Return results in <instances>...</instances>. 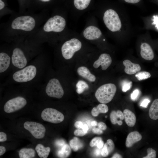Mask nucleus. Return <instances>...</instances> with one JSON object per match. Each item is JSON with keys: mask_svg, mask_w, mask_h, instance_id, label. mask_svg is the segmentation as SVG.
<instances>
[{"mask_svg": "<svg viewBox=\"0 0 158 158\" xmlns=\"http://www.w3.org/2000/svg\"><path fill=\"white\" fill-rule=\"evenodd\" d=\"M83 126V123L80 121H76L74 124L75 126L78 129H82Z\"/></svg>", "mask_w": 158, "mask_h": 158, "instance_id": "ea45409f", "label": "nucleus"}, {"mask_svg": "<svg viewBox=\"0 0 158 158\" xmlns=\"http://www.w3.org/2000/svg\"><path fill=\"white\" fill-rule=\"evenodd\" d=\"M132 82L128 80H124L122 84V88L123 92H126L131 88Z\"/></svg>", "mask_w": 158, "mask_h": 158, "instance_id": "c756f323", "label": "nucleus"}, {"mask_svg": "<svg viewBox=\"0 0 158 158\" xmlns=\"http://www.w3.org/2000/svg\"><path fill=\"white\" fill-rule=\"evenodd\" d=\"M104 145V142L102 140L98 142L96 146L98 148L100 149L103 147Z\"/></svg>", "mask_w": 158, "mask_h": 158, "instance_id": "c03bdc74", "label": "nucleus"}, {"mask_svg": "<svg viewBox=\"0 0 158 158\" xmlns=\"http://www.w3.org/2000/svg\"><path fill=\"white\" fill-rule=\"evenodd\" d=\"M97 122L95 121H92L91 123V125L93 126H96L97 125Z\"/></svg>", "mask_w": 158, "mask_h": 158, "instance_id": "8fccbe9b", "label": "nucleus"}, {"mask_svg": "<svg viewBox=\"0 0 158 158\" xmlns=\"http://www.w3.org/2000/svg\"><path fill=\"white\" fill-rule=\"evenodd\" d=\"M140 91L138 89L134 90L130 95L131 99L133 100H135L139 95Z\"/></svg>", "mask_w": 158, "mask_h": 158, "instance_id": "473e14b6", "label": "nucleus"}, {"mask_svg": "<svg viewBox=\"0 0 158 158\" xmlns=\"http://www.w3.org/2000/svg\"><path fill=\"white\" fill-rule=\"evenodd\" d=\"M123 114L125 121L127 125L130 127L134 126L136 121V117L135 114L128 109H124Z\"/></svg>", "mask_w": 158, "mask_h": 158, "instance_id": "aec40b11", "label": "nucleus"}, {"mask_svg": "<svg viewBox=\"0 0 158 158\" xmlns=\"http://www.w3.org/2000/svg\"><path fill=\"white\" fill-rule=\"evenodd\" d=\"M82 43L78 39L73 38L66 41L62 45L61 51L63 57L66 60L71 59L75 53L80 49Z\"/></svg>", "mask_w": 158, "mask_h": 158, "instance_id": "7ed1b4c3", "label": "nucleus"}, {"mask_svg": "<svg viewBox=\"0 0 158 158\" xmlns=\"http://www.w3.org/2000/svg\"><path fill=\"white\" fill-rule=\"evenodd\" d=\"M135 77L139 81L147 79L150 77V73L147 71H142L138 72L135 75Z\"/></svg>", "mask_w": 158, "mask_h": 158, "instance_id": "cd10ccee", "label": "nucleus"}, {"mask_svg": "<svg viewBox=\"0 0 158 158\" xmlns=\"http://www.w3.org/2000/svg\"><path fill=\"white\" fill-rule=\"evenodd\" d=\"M142 138L141 135L138 132L135 131L130 132L128 135L126 139V147H131L134 143L140 140Z\"/></svg>", "mask_w": 158, "mask_h": 158, "instance_id": "f3484780", "label": "nucleus"}, {"mask_svg": "<svg viewBox=\"0 0 158 158\" xmlns=\"http://www.w3.org/2000/svg\"><path fill=\"white\" fill-rule=\"evenodd\" d=\"M35 149L39 157L42 158H47L51 150L49 147H45L40 144L36 145Z\"/></svg>", "mask_w": 158, "mask_h": 158, "instance_id": "4be33fe9", "label": "nucleus"}, {"mask_svg": "<svg viewBox=\"0 0 158 158\" xmlns=\"http://www.w3.org/2000/svg\"><path fill=\"white\" fill-rule=\"evenodd\" d=\"M116 87L113 83L104 84L96 90L95 97L100 103L107 104L110 102L114 98L116 91Z\"/></svg>", "mask_w": 158, "mask_h": 158, "instance_id": "f257e3e1", "label": "nucleus"}, {"mask_svg": "<svg viewBox=\"0 0 158 158\" xmlns=\"http://www.w3.org/2000/svg\"><path fill=\"white\" fill-rule=\"evenodd\" d=\"M147 155L143 158H155L156 157V152L155 150L151 148H148L147 150Z\"/></svg>", "mask_w": 158, "mask_h": 158, "instance_id": "7c9ffc66", "label": "nucleus"}, {"mask_svg": "<svg viewBox=\"0 0 158 158\" xmlns=\"http://www.w3.org/2000/svg\"><path fill=\"white\" fill-rule=\"evenodd\" d=\"M110 117L111 121L113 124L117 123L119 126L122 124V121L124 119V116L123 113L121 111H112L110 113Z\"/></svg>", "mask_w": 158, "mask_h": 158, "instance_id": "a211bd4d", "label": "nucleus"}, {"mask_svg": "<svg viewBox=\"0 0 158 158\" xmlns=\"http://www.w3.org/2000/svg\"><path fill=\"white\" fill-rule=\"evenodd\" d=\"M109 110L107 106L104 104H98L97 107H94L91 111L92 115L95 117L98 116L99 113H105Z\"/></svg>", "mask_w": 158, "mask_h": 158, "instance_id": "5701e85b", "label": "nucleus"}, {"mask_svg": "<svg viewBox=\"0 0 158 158\" xmlns=\"http://www.w3.org/2000/svg\"><path fill=\"white\" fill-rule=\"evenodd\" d=\"M56 145L58 146H63L65 144V141L62 140H57L55 142Z\"/></svg>", "mask_w": 158, "mask_h": 158, "instance_id": "79ce46f5", "label": "nucleus"}, {"mask_svg": "<svg viewBox=\"0 0 158 158\" xmlns=\"http://www.w3.org/2000/svg\"><path fill=\"white\" fill-rule=\"evenodd\" d=\"M103 19L106 26L112 32L118 31L121 28V23L119 16L113 9H109L105 12Z\"/></svg>", "mask_w": 158, "mask_h": 158, "instance_id": "f03ea898", "label": "nucleus"}, {"mask_svg": "<svg viewBox=\"0 0 158 158\" xmlns=\"http://www.w3.org/2000/svg\"><path fill=\"white\" fill-rule=\"evenodd\" d=\"M11 61L14 66L20 69L25 67L27 63L26 58L23 52L18 48H16L13 49Z\"/></svg>", "mask_w": 158, "mask_h": 158, "instance_id": "9b49d317", "label": "nucleus"}, {"mask_svg": "<svg viewBox=\"0 0 158 158\" xmlns=\"http://www.w3.org/2000/svg\"><path fill=\"white\" fill-rule=\"evenodd\" d=\"M86 83L82 80L78 81L76 86L77 87V92L78 94H80L83 92L86 88H88V85Z\"/></svg>", "mask_w": 158, "mask_h": 158, "instance_id": "c85d7f7f", "label": "nucleus"}, {"mask_svg": "<svg viewBox=\"0 0 158 158\" xmlns=\"http://www.w3.org/2000/svg\"><path fill=\"white\" fill-rule=\"evenodd\" d=\"M92 131L94 133L98 135L102 134L103 133L102 130L99 128H94L92 129Z\"/></svg>", "mask_w": 158, "mask_h": 158, "instance_id": "a19ab883", "label": "nucleus"}, {"mask_svg": "<svg viewBox=\"0 0 158 158\" xmlns=\"http://www.w3.org/2000/svg\"><path fill=\"white\" fill-rule=\"evenodd\" d=\"M102 140V138L100 137H95L91 140L90 142V145L91 147L96 146L98 142Z\"/></svg>", "mask_w": 158, "mask_h": 158, "instance_id": "72a5a7b5", "label": "nucleus"}, {"mask_svg": "<svg viewBox=\"0 0 158 158\" xmlns=\"http://www.w3.org/2000/svg\"><path fill=\"white\" fill-rule=\"evenodd\" d=\"M112 59L109 54L103 53L101 54L98 59L93 64V66L95 68H97L100 66L102 69L106 70L111 65L112 63Z\"/></svg>", "mask_w": 158, "mask_h": 158, "instance_id": "f8f14e48", "label": "nucleus"}, {"mask_svg": "<svg viewBox=\"0 0 158 158\" xmlns=\"http://www.w3.org/2000/svg\"><path fill=\"white\" fill-rule=\"evenodd\" d=\"M141 0H124L127 3L132 4H135L139 2Z\"/></svg>", "mask_w": 158, "mask_h": 158, "instance_id": "a18cd8bd", "label": "nucleus"}, {"mask_svg": "<svg viewBox=\"0 0 158 158\" xmlns=\"http://www.w3.org/2000/svg\"><path fill=\"white\" fill-rule=\"evenodd\" d=\"M106 143L107 145V150L109 154L114 150V145L113 140L111 139H108Z\"/></svg>", "mask_w": 158, "mask_h": 158, "instance_id": "2f4dec72", "label": "nucleus"}, {"mask_svg": "<svg viewBox=\"0 0 158 158\" xmlns=\"http://www.w3.org/2000/svg\"><path fill=\"white\" fill-rule=\"evenodd\" d=\"M35 25V21L32 17L22 16L16 18L12 22L11 27L14 29L29 31L32 30Z\"/></svg>", "mask_w": 158, "mask_h": 158, "instance_id": "20e7f679", "label": "nucleus"}, {"mask_svg": "<svg viewBox=\"0 0 158 158\" xmlns=\"http://www.w3.org/2000/svg\"><path fill=\"white\" fill-rule=\"evenodd\" d=\"M101 154L102 156L103 157H107L109 154L107 150V145L106 142L104 145Z\"/></svg>", "mask_w": 158, "mask_h": 158, "instance_id": "f704fd0d", "label": "nucleus"}, {"mask_svg": "<svg viewBox=\"0 0 158 158\" xmlns=\"http://www.w3.org/2000/svg\"><path fill=\"white\" fill-rule=\"evenodd\" d=\"M45 92L49 97L60 99L63 96L64 92L59 80L53 78L50 79L47 84Z\"/></svg>", "mask_w": 158, "mask_h": 158, "instance_id": "0eeeda50", "label": "nucleus"}, {"mask_svg": "<svg viewBox=\"0 0 158 158\" xmlns=\"http://www.w3.org/2000/svg\"><path fill=\"white\" fill-rule=\"evenodd\" d=\"M88 127L86 124L83 125L82 129L85 133H87L88 130Z\"/></svg>", "mask_w": 158, "mask_h": 158, "instance_id": "de8ad7c7", "label": "nucleus"}, {"mask_svg": "<svg viewBox=\"0 0 158 158\" xmlns=\"http://www.w3.org/2000/svg\"><path fill=\"white\" fill-rule=\"evenodd\" d=\"M69 145L71 148L75 152L77 151L83 146V145L81 142L76 137H74L73 139L70 140Z\"/></svg>", "mask_w": 158, "mask_h": 158, "instance_id": "bb28decb", "label": "nucleus"}, {"mask_svg": "<svg viewBox=\"0 0 158 158\" xmlns=\"http://www.w3.org/2000/svg\"><path fill=\"white\" fill-rule=\"evenodd\" d=\"M41 117L44 121L54 123L62 122L64 118V115L61 112L50 108L44 109L41 113Z\"/></svg>", "mask_w": 158, "mask_h": 158, "instance_id": "6e6552de", "label": "nucleus"}, {"mask_svg": "<svg viewBox=\"0 0 158 158\" xmlns=\"http://www.w3.org/2000/svg\"><path fill=\"white\" fill-rule=\"evenodd\" d=\"M149 115L152 119H158V99H155L152 102L149 110Z\"/></svg>", "mask_w": 158, "mask_h": 158, "instance_id": "412c9836", "label": "nucleus"}, {"mask_svg": "<svg viewBox=\"0 0 158 158\" xmlns=\"http://www.w3.org/2000/svg\"><path fill=\"white\" fill-rule=\"evenodd\" d=\"M140 48V54L142 58L148 61L153 59L154 53L152 48L146 42L142 43Z\"/></svg>", "mask_w": 158, "mask_h": 158, "instance_id": "4468645a", "label": "nucleus"}, {"mask_svg": "<svg viewBox=\"0 0 158 158\" xmlns=\"http://www.w3.org/2000/svg\"><path fill=\"white\" fill-rule=\"evenodd\" d=\"M102 33L97 27L93 25L88 26L84 30L83 35L86 39L90 40L97 39L100 37Z\"/></svg>", "mask_w": 158, "mask_h": 158, "instance_id": "ddd939ff", "label": "nucleus"}, {"mask_svg": "<svg viewBox=\"0 0 158 158\" xmlns=\"http://www.w3.org/2000/svg\"><path fill=\"white\" fill-rule=\"evenodd\" d=\"M5 6V3L2 0H0V9H3Z\"/></svg>", "mask_w": 158, "mask_h": 158, "instance_id": "49530a36", "label": "nucleus"}, {"mask_svg": "<svg viewBox=\"0 0 158 158\" xmlns=\"http://www.w3.org/2000/svg\"><path fill=\"white\" fill-rule=\"evenodd\" d=\"M87 133L85 132L82 129H78L75 130L74 135L77 136H82L85 135Z\"/></svg>", "mask_w": 158, "mask_h": 158, "instance_id": "c9c22d12", "label": "nucleus"}, {"mask_svg": "<svg viewBox=\"0 0 158 158\" xmlns=\"http://www.w3.org/2000/svg\"><path fill=\"white\" fill-rule=\"evenodd\" d=\"M70 147L67 144H65L58 150L57 152L58 156L60 158H66L68 157L71 152Z\"/></svg>", "mask_w": 158, "mask_h": 158, "instance_id": "393cba45", "label": "nucleus"}, {"mask_svg": "<svg viewBox=\"0 0 158 158\" xmlns=\"http://www.w3.org/2000/svg\"><path fill=\"white\" fill-rule=\"evenodd\" d=\"M6 149L4 146H0V156H1L3 154L6 152Z\"/></svg>", "mask_w": 158, "mask_h": 158, "instance_id": "37998d69", "label": "nucleus"}, {"mask_svg": "<svg viewBox=\"0 0 158 158\" xmlns=\"http://www.w3.org/2000/svg\"><path fill=\"white\" fill-rule=\"evenodd\" d=\"M27 103L25 98L18 96L8 101L4 105V110L6 113L13 112L23 108Z\"/></svg>", "mask_w": 158, "mask_h": 158, "instance_id": "1a4fd4ad", "label": "nucleus"}, {"mask_svg": "<svg viewBox=\"0 0 158 158\" xmlns=\"http://www.w3.org/2000/svg\"><path fill=\"white\" fill-rule=\"evenodd\" d=\"M24 127L37 139L42 138L45 136L46 128L41 123L33 121H26L24 124Z\"/></svg>", "mask_w": 158, "mask_h": 158, "instance_id": "9d476101", "label": "nucleus"}, {"mask_svg": "<svg viewBox=\"0 0 158 158\" xmlns=\"http://www.w3.org/2000/svg\"><path fill=\"white\" fill-rule=\"evenodd\" d=\"M107 116H105V117L106 118H107Z\"/></svg>", "mask_w": 158, "mask_h": 158, "instance_id": "3c124183", "label": "nucleus"}, {"mask_svg": "<svg viewBox=\"0 0 158 158\" xmlns=\"http://www.w3.org/2000/svg\"><path fill=\"white\" fill-rule=\"evenodd\" d=\"M36 73V67L30 65L14 73L13 75V78L15 81L17 82H25L33 79Z\"/></svg>", "mask_w": 158, "mask_h": 158, "instance_id": "39448f33", "label": "nucleus"}, {"mask_svg": "<svg viewBox=\"0 0 158 158\" xmlns=\"http://www.w3.org/2000/svg\"><path fill=\"white\" fill-rule=\"evenodd\" d=\"M123 64L125 66V72L128 75L134 74L140 71L141 69V67L139 64L134 63L128 59L124 60Z\"/></svg>", "mask_w": 158, "mask_h": 158, "instance_id": "2eb2a0df", "label": "nucleus"}, {"mask_svg": "<svg viewBox=\"0 0 158 158\" xmlns=\"http://www.w3.org/2000/svg\"><path fill=\"white\" fill-rule=\"evenodd\" d=\"M65 20L62 16L56 15L49 18L44 24L43 30L46 32H60L64 29Z\"/></svg>", "mask_w": 158, "mask_h": 158, "instance_id": "423d86ee", "label": "nucleus"}, {"mask_svg": "<svg viewBox=\"0 0 158 158\" xmlns=\"http://www.w3.org/2000/svg\"><path fill=\"white\" fill-rule=\"evenodd\" d=\"M150 102V100L149 99H145L142 101L140 104V106L145 108H147Z\"/></svg>", "mask_w": 158, "mask_h": 158, "instance_id": "e433bc0d", "label": "nucleus"}, {"mask_svg": "<svg viewBox=\"0 0 158 158\" xmlns=\"http://www.w3.org/2000/svg\"><path fill=\"white\" fill-rule=\"evenodd\" d=\"M91 0H74V4L75 8L79 10H83L89 6Z\"/></svg>", "mask_w": 158, "mask_h": 158, "instance_id": "a878e982", "label": "nucleus"}, {"mask_svg": "<svg viewBox=\"0 0 158 158\" xmlns=\"http://www.w3.org/2000/svg\"><path fill=\"white\" fill-rule=\"evenodd\" d=\"M7 140V136L6 134L4 132H0V142H3L6 141Z\"/></svg>", "mask_w": 158, "mask_h": 158, "instance_id": "4c0bfd02", "label": "nucleus"}, {"mask_svg": "<svg viewBox=\"0 0 158 158\" xmlns=\"http://www.w3.org/2000/svg\"><path fill=\"white\" fill-rule=\"evenodd\" d=\"M78 74L82 78L91 82H95L96 79L95 76L92 74L89 70L86 67L81 66L77 69Z\"/></svg>", "mask_w": 158, "mask_h": 158, "instance_id": "dca6fc26", "label": "nucleus"}, {"mask_svg": "<svg viewBox=\"0 0 158 158\" xmlns=\"http://www.w3.org/2000/svg\"><path fill=\"white\" fill-rule=\"evenodd\" d=\"M97 125L99 128L102 130H105L107 128L106 124L102 122H100L98 123Z\"/></svg>", "mask_w": 158, "mask_h": 158, "instance_id": "58836bf2", "label": "nucleus"}, {"mask_svg": "<svg viewBox=\"0 0 158 158\" xmlns=\"http://www.w3.org/2000/svg\"><path fill=\"white\" fill-rule=\"evenodd\" d=\"M34 150L31 148H23L19 151V155L20 158H32L35 156Z\"/></svg>", "mask_w": 158, "mask_h": 158, "instance_id": "b1692460", "label": "nucleus"}, {"mask_svg": "<svg viewBox=\"0 0 158 158\" xmlns=\"http://www.w3.org/2000/svg\"><path fill=\"white\" fill-rule=\"evenodd\" d=\"M112 158H122V156L120 154L116 153L114 154L113 156L111 157Z\"/></svg>", "mask_w": 158, "mask_h": 158, "instance_id": "09e8293b", "label": "nucleus"}, {"mask_svg": "<svg viewBox=\"0 0 158 158\" xmlns=\"http://www.w3.org/2000/svg\"><path fill=\"white\" fill-rule=\"evenodd\" d=\"M11 58L9 56L4 52L0 53V72H5L10 64Z\"/></svg>", "mask_w": 158, "mask_h": 158, "instance_id": "6ab92c4d", "label": "nucleus"}]
</instances>
